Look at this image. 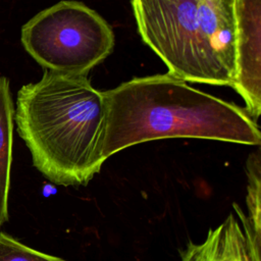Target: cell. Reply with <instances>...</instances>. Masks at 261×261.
I'll use <instances>...</instances> for the list:
<instances>
[{"label": "cell", "instance_id": "cell-1", "mask_svg": "<svg viewBox=\"0 0 261 261\" xmlns=\"http://www.w3.org/2000/svg\"><path fill=\"white\" fill-rule=\"evenodd\" d=\"M104 92L87 75L44 70L17 92L14 122L34 166L59 186H87L106 159Z\"/></svg>", "mask_w": 261, "mask_h": 261}, {"label": "cell", "instance_id": "cell-2", "mask_svg": "<svg viewBox=\"0 0 261 261\" xmlns=\"http://www.w3.org/2000/svg\"><path fill=\"white\" fill-rule=\"evenodd\" d=\"M104 95L106 160L134 145L168 138L261 144L259 126L244 108L168 72L134 77Z\"/></svg>", "mask_w": 261, "mask_h": 261}, {"label": "cell", "instance_id": "cell-3", "mask_svg": "<svg viewBox=\"0 0 261 261\" xmlns=\"http://www.w3.org/2000/svg\"><path fill=\"white\" fill-rule=\"evenodd\" d=\"M143 42L168 73L230 87L238 73V0H132Z\"/></svg>", "mask_w": 261, "mask_h": 261}, {"label": "cell", "instance_id": "cell-4", "mask_svg": "<svg viewBox=\"0 0 261 261\" xmlns=\"http://www.w3.org/2000/svg\"><path fill=\"white\" fill-rule=\"evenodd\" d=\"M20 41L45 69L87 75L112 53L115 37L97 11L80 1L62 0L29 19Z\"/></svg>", "mask_w": 261, "mask_h": 261}, {"label": "cell", "instance_id": "cell-5", "mask_svg": "<svg viewBox=\"0 0 261 261\" xmlns=\"http://www.w3.org/2000/svg\"><path fill=\"white\" fill-rule=\"evenodd\" d=\"M232 208L202 242H190L181 250L180 261H261V236L239 204L233 203Z\"/></svg>", "mask_w": 261, "mask_h": 261}, {"label": "cell", "instance_id": "cell-6", "mask_svg": "<svg viewBox=\"0 0 261 261\" xmlns=\"http://www.w3.org/2000/svg\"><path fill=\"white\" fill-rule=\"evenodd\" d=\"M230 87L256 121L261 112V0H238V73Z\"/></svg>", "mask_w": 261, "mask_h": 261}, {"label": "cell", "instance_id": "cell-7", "mask_svg": "<svg viewBox=\"0 0 261 261\" xmlns=\"http://www.w3.org/2000/svg\"><path fill=\"white\" fill-rule=\"evenodd\" d=\"M14 114L9 80L0 75V225L8 220Z\"/></svg>", "mask_w": 261, "mask_h": 261}, {"label": "cell", "instance_id": "cell-8", "mask_svg": "<svg viewBox=\"0 0 261 261\" xmlns=\"http://www.w3.org/2000/svg\"><path fill=\"white\" fill-rule=\"evenodd\" d=\"M247 217L254 231L261 236V150L251 153L246 162Z\"/></svg>", "mask_w": 261, "mask_h": 261}, {"label": "cell", "instance_id": "cell-9", "mask_svg": "<svg viewBox=\"0 0 261 261\" xmlns=\"http://www.w3.org/2000/svg\"><path fill=\"white\" fill-rule=\"evenodd\" d=\"M0 261H65L64 259L33 249L12 236L0 232Z\"/></svg>", "mask_w": 261, "mask_h": 261}]
</instances>
